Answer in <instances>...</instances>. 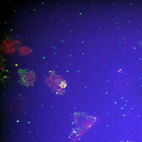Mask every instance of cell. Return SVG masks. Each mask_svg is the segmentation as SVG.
I'll return each instance as SVG.
<instances>
[{
	"label": "cell",
	"mask_w": 142,
	"mask_h": 142,
	"mask_svg": "<svg viewBox=\"0 0 142 142\" xmlns=\"http://www.w3.org/2000/svg\"><path fill=\"white\" fill-rule=\"evenodd\" d=\"M18 42V41H14V43H17V42Z\"/></svg>",
	"instance_id": "1"
},
{
	"label": "cell",
	"mask_w": 142,
	"mask_h": 142,
	"mask_svg": "<svg viewBox=\"0 0 142 142\" xmlns=\"http://www.w3.org/2000/svg\"><path fill=\"white\" fill-rule=\"evenodd\" d=\"M3 43L4 44L6 43V41H3Z\"/></svg>",
	"instance_id": "2"
}]
</instances>
